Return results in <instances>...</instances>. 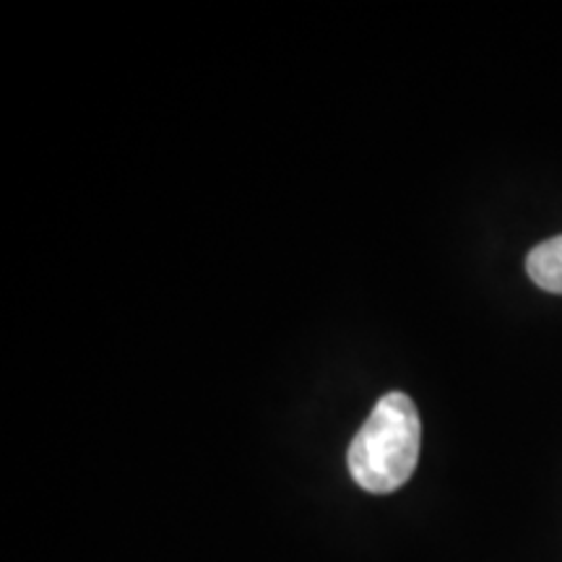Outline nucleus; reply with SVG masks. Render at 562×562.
Segmentation results:
<instances>
[{"instance_id":"f257e3e1","label":"nucleus","mask_w":562,"mask_h":562,"mask_svg":"<svg viewBox=\"0 0 562 562\" xmlns=\"http://www.w3.org/2000/svg\"><path fill=\"white\" fill-rule=\"evenodd\" d=\"M422 422L406 393H385L349 446V474L372 495H389L412 480L419 461Z\"/></svg>"},{"instance_id":"f03ea898","label":"nucleus","mask_w":562,"mask_h":562,"mask_svg":"<svg viewBox=\"0 0 562 562\" xmlns=\"http://www.w3.org/2000/svg\"><path fill=\"white\" fill-rule=\"evenodd\" d=\"M526 271L544 292L562 294V235L539 243L526 258Z\"/></svg>"}]
</instances>
